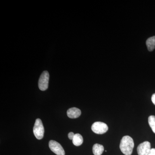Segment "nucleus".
<instances>
[{"mask_svg":"<svg viewBox=\"0 0 155 155\" xmlns=\"http://www.w3.org/2000/svg\"><path fill=\"white\" fill-rule=\"evenodd\" d=\"M75 134H74V133H73V132H70V133H69V134H68V137H69V139L71 140H72L73 138H74Z\"/></svg>","mask_w":155,"mask_h":155,"instance_id":"nucleus-12","label":"nucleus"},{"mask_svg":"<svg viewBox=\"0 0 155 155\" xmlns=\"http://www.w3.org/2000/svg\"><path fill=\"white\" fill-rule=\"evenodd\" d=\"M148 155H155V149H151Z\"/></svg>","mask_w":155,"mask_h":155,"instance_id":"nucleus-13","label":"nucleus"},{"mask_svg":"<svg viewBox=\"0 0 155 155\" xmlns=\"http://www.w3.org/2000/svg\"><path fill=\"white\" fill-rule=\"evenodd\" d=\"M152 101L155 105V93L153 94L151 97Z\"/></svg>","mask_w":155,"mask_h":155,"instance_id":"nucleus-14","label":"nucleus"},{"mask_svg":"<svg viewBox=\"0 0 155 155\" xmlns=\"http://www.w3.org/2000/svg\"><path fill=\"white\" fill-rule=\"evenodd\" d=\"M92 151L94 155H101L104 151V147L102 145L96 143L93 147Z\"/></svg>","mask_w":155,"mask_h":155,"instance_id":"nucleus-8","label":"nucleus"},{"mask_svg":"<svg viewBox=\"0 0 155 155\" xmlns=\"http://www.w3.org/2000/svg\"><path fill=\"white\" fill-rule=\"evenodd\" d=\"M67 116L71 119H76L81 115V111L78 108H70L67 111Z\"/></svg>","mask_w":155,"mask_h":155,"instance_id":"nucleus-7","label":"nucleus"},{"mask_svg":"<svg viewBox=\"0 0 155 155\" xmlns=\"http://www.w3.org/2000/svg\"><path fill=\"white\" fill-rule=\"evenodd\" d=\"M148 123L153 132L155 134V116H150L149 117Z\"/></svg>","mask_w":155,"mask_h":155,"instance_id":"nucleus-11","label":"nucleus"},{"mask_svg":"<svg viewBox=\"0 0 155 155\" xmlns=\"http://www.w3.org/2000/svg\"><path fill=\"white\" fill-rule=\"evenodd\" d=\"M146 45L149 51H153L155 48V36L148 39L146 41Z\"/></svg>","mask_w":155,"mask_h":155,"instance_id":"nucleus-10","label":"nucleus"},{"mask_svg":"<svg viewBox=\"0 0 155 155\" xmlns=\"http://www.w3.org/2000/svg\"><path fill=\"white\" fill-rule=\"evenodd\" d=\"M49 74L47 71H44L42 73L38 81V87L42 91L46 90L48 87Z\"/></svg>","mask_w":155,"mask_h":155,"instance_id":"nucleus-3","label":"nucleus"},{"mask_svg":"<svg viewBox=\"0 0 155 155\" xmlns=\"http://www.w3.org/2000/svg\"><path fill=\"white\" fill-rule=\"evenodd\" d=\"M49 147L51 150L57 155H65L64 148L60 143L55 140H51L49 143Z\"/></svg>","mask_w":155,"mask_h":155,"instance_id":"nucleus-5","label":"nucleus"},{"mask_svg":"<svg viewBox=\"0 0 155 155\" xmlns=\"http://www.w3.org/2000/svg\"><path fill=\"white\" fill-rule=\"evenodd\" d=\"M151 149L150 143L148 141H144L139 145L137 148L138 155H148Z\"/></svg>","mask_w":155,"mask_h":155,"instance_id":"nucleus-6","label":"nucleus"},{"mask_svg":"<svg viewBox=\"0 0 155 155\" xmlns=\"http://www.w3.org/2000/svg\"><path fill=\"white\" fill-rule=\"evenodd\" d=\"M119 147L120 150L124 154L131 155L134 147L133 139L129 136L123 137L120 142Z\"/></svg>","mask_w":155,"mask_h":155,"instance_id":"nucleus-1","label":"nucleus"},{"mask_svg":"<svg viewBox=\"0 0 155 155\" xmlns=\"http://www.w3.org/2000/svg\"><path fill=\"white\" fill-rule=\"evenodd\" d=\"M91 130L97 134H104L107 131V125L104 122H97L93 123L91 126Z\"/></svg>","mask_w":155,"mask_h":155,"instance_id":"nucleus-4","label":"nucleus"},{"mask_svg":"<svg viewBox=\"0 0 155 155\" xmlns=\"http://www.w3.org/2000/svg\"><path fill=\"white\" fill-rule=\"evenodd\" d=\"M72 143L75 146H79L82 144L83 142V138L82 136L79 134H76L72 140Z\"/></svg>","mask_w":155,"mask_h":155,"instance_id":"nucleus-9","label":"nucleus"},{"mask_svg":"<svg viewBox=\"0 0 155 155\" xmlns=\"http://www.w3.org/2000/svg\"><path fill=\"white\" fill-rule=\"evenodd\" d=\"M44 127L41 120L37 119L35 120L33 127V133L37 139L41 140L44 135Z\"/></svg>","mask_w":155,"mask_h":155,"instance_id":"nucleus-2","label":"nucleus"}]
</instances>
